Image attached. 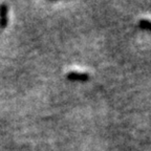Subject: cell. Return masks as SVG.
I'll return each mask as SVG.
<instances>
[{
  "mask_svg": "<svg viewBox=\"0 0 151 151\" xmlns=\"http://www.w3.org/2000/svg\"><path fill=\"white\" fill-rule=\"evenodd\" d=\"M68 79H70V80H73V81H86L88 80V78H89V76H88V73H76V71H73V73H68Z\"/></svg>",
  "mask_w": 151,
  "mask_h": 151,
  "instance_id": "obj_1",
  "label": "cell"
},
{
  "mask_svg": "<svg viewBox=\"0 0 151 151\" xmlns=\"http://www.w3.org/2000/svg\"><path fill=\"white\" fill-rule=\"evenodd\" d=\"M139 26L141 28H144L147 31H151V21L150 20H146V19H143L139 21Z\"/></svg>",
  "mask_w": 151,
  "mask_h": 151,
  "instance_id": "obj_2",
  "label": "cell"
}]
</instances>
